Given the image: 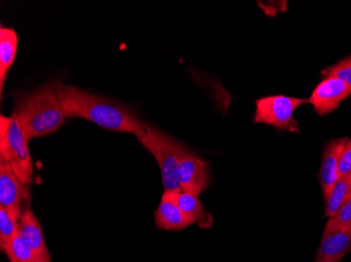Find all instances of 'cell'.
<instances>
[{
	"mask_svg": "<svg viewBox=\"0 0 351 262\" xmlns=\"http://www.w3.org/2000/svg\"><path fill=\"white\" fill-rule=\"evenodd\" d=\"M59 99L66 118H82L104 129L134 133L136 137L145 131V122L140 120L129 106L106 96L61 84Z\"/></svg>",
	"mask_w": 351,
	"mask_h": 262,
	"instance_id": "cell-1",
	"label": "cell"
},
{
	"mask_svg": "<svg viewBox=\"0 0 351 262\" xmlns=\"http://www.w3.org/2000/svg\"><path fill=\"white\" fill-rule=\"evenodd\" d=\"M60 80H53L36 90L16 94L13 114L27 139L50 135L64 123L66 114L59 99Z\"/></svg>",
	"mask_w": 351,
	"mask_h": 262,
	"instance_id": "cell-2",
	"label": "cell"
},
{
	"mask_svg": "<svg viewBox=\"0 0 351 262\" xmlns=\"http://www.w3.org/2000/svg\"><path fill=\"white\" fill-rule=\"evenodd\" d=\"M141 145L157 159L165 191H179L178 163L189 149L183 144L145 122V131L138 135Z\"/></svg>",
	"mask_w": 351,
	"mask_h": 262,
	"instance_id": "cell-3",
	"label": "cell"
},
{
	"mask_svg": "<svg viewBox=\"0 0 351 262\" xmlns=\"http://www.w3.org/2000/svg\"><path fill=\"white\" fill-rule=\"evenodd\" d=\"M27 135L19 119L12 114L0 118V161L9 163L14 173L25 185L34 181L33 159L29 155Z\"/></svg>",
	"mask_w": 351,
	"mask_h": 262,
	"instance_id": "cell-4",
	"label": "cell"
},
{
	"mask_svg": "<svg viewBox=\"0 0 351 262\" xmlns=\"http://www.w3.org/2000/svg\"><path fill=\"white\" fill-rule=\"evenodd\" d=\"M307 102L308 100L283 94L264 96L256 102L254 122L267 124L289 133H299L293 114L299 106Z\"/></svg>",
	"mask_w": 351,
	"mask_h": 262,
	"instance_id": "cell-5",
	"label": "cell"
},
{
	"mask_svg": "<svg viewBox=\"0 0 351 262\" xmlns=\"http://www.w3.org/2000/svg\"><path fill=\"white\" fill-rule=\"evenodd\" d=\"M0 207L8 209L21 220L25 211L31 208V192L21 182L9 163L0 161Z\"/></svg>",
	"mask_w": 351,
	"mask_h": 262,
	"instance_id": "cell-6",
	"label": "cell"
},
{
	"mask_svg": "<svg viewBox=\"0 0 351 262\" xmlns=\"http://www.w3.org/2000/svg\"><path fill=\"white\" fill-rule=\"evenodd\" d=\"M178 179L183 191L199 196L210 185V163L187 150L179 161Z\"/></svg>",
	"mask_w": 351,
	"mask_h": 262,
	"instance_id": "cell-7",
	"label": "cell"
},
{
	"mask_svg": "<svg viewBox=\"0 0 351 262\" xmlns=\"http://www.w3.org/2000/svg\"><path fill=\"white\" fill-rule=\"evenodd\" d=\"M350 94V88L343 81L335 77H326L315 86L308 102L313 104L317 114L324 116L337 109Z\"/></svg>",
	"mask_w": 351,
	"mask_h": 262,
	"instance_id": "cell-8",
	"label": "cell"
},
{
	"mask_svg": "<svg viewBox=\"0 0 351 262\" xmlns=\"http://www.w3.org/2000/svg\"><path fill=\"white\" fill-rule=\"evenodd\" d=\"M19 235L34 254L36 262H51V253L45 244L43 228L32 208L25 211L19 220Z\"/></svg>",
	"mask_w": 351,
	"mask_h": 262,
	"instance_id": "cell-9",
	"label": "cell"
},
{
	"mask_svg": "<svg viewBox=\"0 0 351 262\" xmlns=\"http://www.w3.org/2000/svg\"><path fill=\"white\" fill-rule=\"evenodd\" d=\"M346 141V137L332 140L325 146L320 173H319V179H320L325 200H327L333 186L338 182L339 161H340L341 155H342Z\"/></svg>",
	"mask_w": 351,
	"mask_h": 262,
	"instance_id": "cell-10",
	"label": "cell"
},
{
	"mask_svg": "<svg viewBox=\"0 0 351 262\" xmlns=\"http://www.w3.org/2000/svg\"><path fill=\"white\" fill-rule=\"evenodd\" d=\"M155 222L158 228L165 231H180L191 226L173 198V193L165 190L155 212Z\"/></svg>",
	"mask_w": 351,
	"mask_h": 262,
	"instance_id": "cell-11",
	"label": "cell"
},
{
	"mask_svg": "<svg viewBox=\"0 0 351 262\" xmlns=\"http://www.w3.org/2000/svg\"><path fill=\"white\" fill-rule=\"evenodd\" d=\"M173 198L180 207L189 224H199L201 228H210L213 224V216L203 207L198 196L183 190L171 191Z\"/></svg>",
	"mask_w": 351,
	"mask_h": 262,
	"instance_id": "cell-12",
	"label": "cell"
},
{
	"mask_svg": "<svg viewBox=\"0 0 351 262\" xmlns=\"http://www.w3.org/2000/svg\"><path fill=\"white\" fill-rule=\"evenodd\" d=\"M351 249V226L323 236L315 262L345 256Z\"/></svg>",
	"mask_w": 351,
	"mask_h": 262,
	"instance_id": "cell-13",
	"label": "cell"
},
{
	"mask_svg": "<svg viewBox=\"0 0 351 262\" xmlns=\"http://www.w3.org/2000/svg\"><path fill=\"white\" fill-rule=\"evenodd\" d=\"M19 36L11 27H0V90L3 92L8 73L15 60Z\"/></svg>",
	"mask_w": 351,
	"mask_h": 262,
	"instance_id": "cell-14",
	"label": "cell"
},
{
	"mask_svg": "<svg viewBox=\"0 0 351 262\" xmlns=\"http://www.w3.org/2000/svg\"><path fill=\"white\" fill-rule=\"evenodd\" d=\"M351 198V173L346 176L341 177L338 179V182L333 186L330 194H329L325 207V215L327 218L336 214L337 211L341 208L343 204Z\"/></svg>",
	"mask_w": 351,
	"mask_h": 262,
	"instance_id": "cell-15",
	"label": "cell"
},
{
	"mask_svg": "<svg viewBox=\"0 0 351 262\" xmlns=\"http://www.w3.org/2000/svg\"><path fill=\"white\" fill-rule=\"evenodd\" d=\"M19 232V220L10 212L8 209L0 207V250L5 252L8 246L11 244Z\"/></svg>",
	"mask_w": 351,
	"mask_h": 262,
	"instance_id": "cell-16",
	"label": "cell"
},
{
	"mask_svg": "<svg viewBox=\"0 0 351 262\" xmlns=\"http://www.w3.org/2000/svg\"><path fill=\"white\" fill-rule=\"evenodd\" d=\"M10 262H36L34 254L27 247L19 232L8 246L5 252Z\"/></svg>",
	"mask_w": 351,
	"mask_h": 262,
	"instance_id": "cell-17",
	"label": "cell"
},
{
	"mask_svg": "<svg viewBox=\"0 0 351 262\" xmlns=\"http://www.w3.org/2000/svg\"><path fill=\"white\" fill-rule=\"evenodd\" d=\"M351 226V198H349L341 208L337 211L335 215L331 216L325 226L324 234L323 236L329 235L333 232L343 230V228H350Z\"/></svg>",
	"mask_w": 351,
	"mask_h": 262,
	"instance_id": "cell-18",
	"label": "cell"
},
{
	"mask_svg": "<svg viewBox=\"0 0 351 262\" xmlns=\"http://www.w3.org/2000/svg\"><path fill=\"white\" fill-rule=\"evenodd\" d=\"M323 75L326 77H335L343 81L351 90V56L339 61L330 68H325Z\"/></svg>",
	"mask_w": 351,
	"mask_h": 262,
	"instance_id": "cell-19",
	"label": "cell"
},
{
	"mask_svg": "<svg viewBox=\"0 0 351 262\" xmlns=\"http://www.w3.org/2000/svg\"><path fill=\"white\" fill-rule=\"evenodd\" d=\"M351 173V140L347 139L339 161V179Z\"/></svg>",
	"mask_w": 351,
	"mask_h": 262,
	"instance_id": "cell-20",
	"label": "cell"
},
{
	"mask_svg": "<svg viewBox=\"0 0 351 262\" xmlns=\"http://www.w3.org/2000/svg\"><path fill=\"white\" fill-rule=\"evenodd\" d=\"M343 258H344V256H338V257L330 258V259L321 260V261L317 262H340Z\"/></svg>",
	"mask_w": 351,
	"mask_h": 262,
	"instance_id": "cell-21",
	"label": "cell"
}]
</instances>
